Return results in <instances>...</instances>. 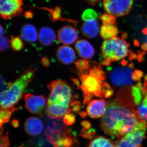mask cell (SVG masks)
<instances>
[{
    "mask_svg": "<svg viewBox=\"0 0 147 147\" xmlns=\"http://www.w3.org/2000/svg\"><path fill=\"white\" fill-rule=\"evenodd\" d=\"M56 35L53 29L48 27H42L40 30L39 40L41 45L49 46L55 42Z\"/></svg>",
    "mask_w": 147,
    "mask_h": 147,
    "instance_id": "obj_17",
    "label": "cell"
},
{
    "mask_svg": "<svg viewBox=\"0 0 147 147\" xmlns=\"http://www.w3.org/2000/svg\"><path fill=\"white\" fill-rule=\"evenodd\" d=\"M10 42L11 47L14 51H19L24 48V43L19 37H11Z\"/></svg>",
    "mask_w": 147,
    "mask_h": 147,
    "instance_id": "obj_24",
    "label": "cell"
},
{
    "mask_svg": "<svg viewBox=\"0 0 147 147\" xmlns=\"http://www.w3.org/2000/svg\"><path fill=\"white\" fill-rule=\"evenodd\" d=\"M133 68V64H130L128 67L115 69L110 73V81L114 85L118 86L131 85L133 81L132 79Z\"/></svg>",
    "mask_w": 147,
    "mask_h": 147,
    "instance_id": "obj_8",
    "label": "cell"
},
{
    "mask_svg": "<svg viewBox=\"0 0 147 147\" xmlns=\"http://www.w3.org/2000/svg\"><path fill=\"white\" fill-rule=\"evenodd\" d=\"M131 97L136 105H140L142 102L143 94L142 89L136 86H132L131 89Z\"/></svg>",
    "mask_w": 147,
    "mask_h": 147,
    "instance_id": "obj_23",
    "label": "cell"
},
{
    "mask_svg": "<svg viewBox=\"0 0 147 147\" xmlns=\"http://www.w3.org/2000/svg\"><path fill=\"white\" fill-rule=\"evenodd\" d=\"M133 0H104L103 5L109 14L115 17L126 15L131 10Z\"/></svg>",
    "mask_w": 147,
    "mask_h": 147,
    "instance_id": "obj_7",
    "label": "cell"
},
{
    "mask_svg": "<svg viewBox=\"0 0 147 147\" xmlns=\"http://www.w3.org/2000/svg\"><path fill=\"white\" fill-rule=\"evenodd\" d=\"M10 41L7 38L3 36L1 38L0 49L1 51H4L7 50L9 47Z\"/></svg>",
    "mask_w": 147,
    "mask_h": 147,
    "instance_id": "obj_31",
    "label": "cell"
},
{
    "mask_svg": "<svg viewBox=\"0 0 147 147\" xmlns=\"http://www.w3.org/2000/svg\"><path fill=\"white\" fill-rule=\"evenodd\" d=\"M95 129L94 128H90L86 129L84 128L82 129L79 136L84 138V139H92L95 135Z\"/></svg>",
    "mask_w": 147,
    "mask_h": 147,
    "instance_id": "obj_27",
    "label": "cell"
},
{
    "mask_svg": "<svg viewBox=\"0 0 147 147\" xmlns=\"http://www.w3.org/2000/svg\"><path fill=\"white\" fill-rule=\"evenodd\" d=\"M75 48L81 57L88 59L93 57L95 50L92 45L85 40H80L76 42Z\"/></svg>",
    "mask_w": 147,
    "mask_h": 147,
    "instance_id": "obj_14",
    "label": "cell"
},
{
    "mask_svg": "<svg viewBox=\"0 0 147 147\" xmlns=\"http://www.w3.org/2000/svg\"><path fill=\"white\" fill-rule=\"evenodd\" d=\"M81 124V125L86 129H89L91 127V124L88 121H82Z\"/></svg>",
    "mask_w": 147,
    "mask_h": 147,
    "instance_id": "obj_36",
    "label": "cell"
},
{
    "mask_svg": "<svg viewBox=\"0 0 147 147\" xmlns=\"http://www.w3.org/2000/svg\"><path fill=\"white\" fill-rule=\"evenodd\" d=\"M11 125H12L15 128H18V127L19 126V121L16 119H14L11 121Z\"/></svg>",
    "mask_w": 147,
    "mask_h": 147,
    "instance_id": "obj_38",
    "label": "cell"
},
{
    "mask_svg": "<svg viewBox=\"0 0 147 147\" xmlns=\"http://www.w3.org/2000/svg\"><path fill=\"white\" fill-rule=\"evenodd\" d=\"M75 65L79 71H86L88 69L90 66V63L85 60H78L75 62Z\"/></svg>",
    "mask_w": 147,
    "mask_h": 147,
    "instance_id": "obj_28",
    "label": "cell"
},
{
    "mask_svg": "<svg viewBox=\"0 0 147 147\" xmlns=\"http://www.w3.org/2000/svg\"><path fill=\"white\" fill-rule=\"evenodd\" d=\"M23 147L21 146H19V147Z\"/></svg>",
    "mask_w": 147,
    "mask_h": 147,
    "instance_id": "obj_45",
    "label": "cell"
},
{
    "mask_svg": "<svg viewBox=\"0 0 147 147\" xmlns=\"http://www.w3.org/2000/svg\"><path fill=\"white\" fill-rule=\"evenodd\" d=\"M57 57L61 63L68 65L73 62L76 55L75 52L71 47L63 45L58 48L57 52Z\"/></svg>",
    "mask_w": 147,
    "mask_h": 147,
    "instance_id": "obj_15",
    "label": "cell"
},
{
    "mask_svg": "<svg viewBox=\"0 0 147 147\" xmlns=\"http://www.w3.org/2000/svg\"><path fill=\"white\" fill-rule=\"evenodd\" d=\"M10 146L8 133L4 136H1L0 147H9Z\"/></svg>",
    "mask_w": 147,
    "mask_h": 147,
    "instance_id": "obj_32",
    "label": "cell"
},
{
    "mask_svg": "<svg viewBox=\"0 0 147 147\" xmlns=\"http://www.w3.org/2000/svg\"><path fill=\"white\" fill-rule=\"evenodd\" d=\"M107 108V104L103 99H96L90 101L87 107V113L93 119L103 117Z\"/></svg>",
    "mask_w": 147,
    "mask_h": 147,
    "instance_id": "obj_11",
    "label": "cell"
},
{
    "mask_svg": "<svg viewBox=\"0 0 147 147\" xmlns=\"http://www.w3.org/2000/svg\"><path fill=\"white\" fill-rule=\"evenodd\" d=\"M113 90H111V89H108L106 90L104 94V97L106 98H108L110 97L113 94Z\"/></svg>",
    "mask_w": 147,
    "mask_h": 147,
    "instance_id": "obj_37",
    "label": "cell"
},
{
    "mask_svg": "<svg viewBox=\"0 0 147 147\" xmlns=\"http://www.w3.org/2000/svg\"><path fill=\"white\" fill-rule=\"evenodd\" d=\"M24 0H0V13L3 18L10 19L22 13Z\"/></svg>",
    "mask_w": 147,
    "mask_h": 147,
    "instance_id": "obj_10",
    "label": "cell"
},
{
    "mask_svg": "<svg viewBox=\"0 0 147 147\" xmlns=\"http://www.w3.org/2000/svg\"><path fill=\"white\" fill-rule=\"evenodd\" d=\"M22 39L28 42H35L38 38V34L34 26L30 24L24 25L20 31Z\"/></svg>",
    "mask_w": 147,
    "mask_h": 147,
    "instance_id": "obj_18",
    "label": "cell"
},
{
    "mask_svg": "<svg viewBox=\"0 0 147 147\" xmlns=\"http://www.w3.org/2000/svg\"><path fill=\"white\" fill-rule=\"evenodd\" d=\"M41 63L42 65L44 66L45 67H48L50 66V61L48 58L46 57H42L41 60Z\"/></svg>",
    "mask_w": 147,
    "mask_h": 147,
    "instance_id": "obj_35",
    "label": "cell"
},
{
    "mask_svg": "<svg viewBox=\"0 0 147 147\" xmlns=\"http://www.w3.org/2000/svg\"><path fill=\"white\" fill-rule=\"evenodd\" d=\"M100 18L104 26H111L115 23V17L111 14L103 13L100 16Z\"/></svg>",
    "mask_w": 147,
    "mask_h": 147,
    "instance_id": "obj_26",
    "label": "cell"
},
{
    "mask_svg": "<svg viewBox=\"0 0 147 147\" xmlns=\"http://www.w3.org/2000/svg\"><path fill=\"white\" fill-rule=\"evenodd\" d=\"M134 102L115 99L108 102L105 115L100 120V128L113 138H122L134 130L143 121L134 109Z\"/></svg>",
    "mask_w": 147,
    "mask_h": 147,
    "instance_id": "obj_1",
    "label": "cell"
},
{
    "mask_svg": "<svg viewBox=\"0 0 147 147\" xmlns=\"http://www.w3.org/2000/svg\"><path fill=\"white\" fill-rule=\"evenodd\" d=\"M46 98L43 95L36 96L27 94L25 96V108L32 114L44 117L43 112L46 106Z\"/></svg>",
    "mask_w": 147,
    "mask_h": 147,
    "instance_id": "obj_9",
    "label": "cell"
},
{
    "mask_svg": "<svg viewBox=\"0 0 147 147\" xmlns=\"http://www.w3.org/2000/svg\"><path fill=\"white\" fill-rule=\"evenodd\" d=\"M144 74L142 71L136 70L132 74V79L134 82H137L143 76Z\"/></svg>",
    "mask_w": 147,
    "mask_h": 147,
    "instance_id": "obj_34",
    "label": "cell"
},
{
    "mask_svg": "<svg viewBox=\"0 0 147 147\" xmlns=\"http://www.w3.org/2000/svg\"><path fill=\"white\" fill-rule=\"evenodd\" d=\"M147 122L143 121L134 130L115 142V147H141L146 137Z\"/></svg>",
    "mask_w": 147,
    "mask_h": 147,
    "instance_id": "obj_6",
    "label": "cell"
},
{
    "mask_svg": "<svg viewBox=\"0 0 147 147\" xmlns=\"http://www.w3.org/2000/svg\"><path fill=\"white\" fill-rule=\"evenodd\" d=\"M78 35L75 28L71 26L62 27L58 32V38L61 43L65 45L72 44L78 39Z\"/></svg>",
    "mask_w": 147,
    "mask_h": 147,
    "instance_id": "obj_12",
    "label": "cell"
},
{
    "mask_svg": "<svg viewBox=\"0 0 147 147\" xmlns=\"http://www.w3.org/2000/svg\"><path fill=\"white\" fill-rule=\"evenodd\" d=\"M79 114L81 117L82 118H85L86 117L87 115H88L87 113L85 112H81Z\"/></svg>",
    "mask_w": 147,
    "mask_h": 147,
    "instance_id": "obj_42",
    "label": "cell"
},
{
    "mask_svg": "<svg viewBox=\"0 0 147 147\" xmlns=\"http://www.w3.org/2000/svg\"><path fill=\"white\" fill-rule=\"evenodd\" d=\"M98 17L97 12L92 9H88L84 11L82 15V18L85 21L89 20H95Z\"/></svg>",
    "mask_w": 147,
    "mask_h": 147,
    "instance_id": "obj_25",
    "label": "cell"
},
{
    "mask_svg": "<svg viewBox=\"0 0 147 147\" xmlns=\"http://www.w3.org/2000/svg\"><path fill=\"white\" fill-rule=\"evenodd\" d=\"M100 34L105 39H110L115 37L119 33L118 29L114 25L102 26L100 28Z\"/></svg>",
    "mask_w": 147,
    "mask_h": 147,
    "instance_id": "obj_19",
    "label": "cell"
},
{
    "mask_svg": "<svg viewBox=\"0 0 147 147\" xmlns=\"http://www.w3.org/2000/svg\"><path fill=\"white\" fill-rule=\"evenodd\" d=\"M0 35H1V38L3 36V29L2 26H1V30H0Z\"/></svg>",
    "mask_w": 147,
    "mask_h": 147,
    "instance_id": "obj_44",
    "label": "cell"
},
{
    "mask_svg": "<svg viewBox=\"0 0 147 147\" xmlns=\"http://www.w3.org/2000/svg\"><path fill=\"white\" fill-rule=\"evenodd\" d=\"M128 47V43L119 38L106 40L101 47L102 55L105 59L117 61L127 56Z\"/></svg>",
    "mask_w": 147,
    "mask_h": 147,
    "instance_id": "obj_5",
    "label": "cell"
},
{
    "mask_svg": "<svg viewBox=\"0 0 147 147\" xmlns=\"http://www.w3.org/2000/svg\"><path fill=\"white\" fill-rule=\"evenodd\" d=\"M144 99L139 105L137 110V115L140 119L147 122V94H143Z\"/></svg>",
    "mask_w": 147,
    "mask_h": 147,
    "instance_id": "obj_22",
    "label": "cell"
},
{
    "mask_svg": "<svg viewBox=\"0 0 147 147\" xmlns=\"http://www.w3.org/2000/svg\"><path fill=\"white\" fill-rule=\"evenodd\" d=\"M20 107H12L7 109H1L0 111V127H2L3 124L9 121L11 114L14 111H19Z\"/></svg>",
    "mask_w": 147,
    "mask_h": 147,
    "instance_id": "obj_21",
    "label": "cell"
},
{
    "mask_svg": "<svg viewBox=\"0 0 147 147\" xmlns=\"http://www.w3.org/2000/svg\"><path fill=\"white\" fill-rule=\"evenodd\" d=\"M61 9L60 7H57L53 10L52 13V17L53 20L54 21H56L59 20L60 18Z\"/></svg>",
    "mask_w": 147,
    "mask_h": 147,
    "instance_id": "obj_33",
    "label": "cell"
},
{
    "mask_svg": "<svg viewBox=\"0 0 147 147\" xmlns=\"http://www.w3.org/2000/svg\"><path fill=\"white\" fill-rule=\"evenodd\" d=\"M142 90L147 94V75L145 76L144 79V88Z\"/></svg>",
    "mask_w": 147,
    "mask_h": 147,
    "instance_id": "obj_41",
    "label": "cell"
},
{
    "mask_svg": "<svg viewBox=\"0 0 147 147\" xmlns=\"http://www.w3.org/2000/svg\"><path fill=\"white\" fill-rule=\"evenodd\" d=\"M142 48L143 50L147 51V43H145L142 45Z\"/></svg>",
    "mask_w": 147,
    "mask_h": 147,
    "instance_id": "obj_43",
    "label": "cell"
},
{
    "mask_svg": "<svg viewBox=\"0 0 147 147\" xmlns=\"http://www.w3.org/2000/svg\"><path fill=\"white\" fill-rule=\"evenodd\" d=\"M36 69L29 68L13 83L8 84V88L1 93V109L14 107L22 97L25 90L34 76Z\"/></svg>",
    "mask_w": 147,
    "mask_h": 147,
    "instance_id": "obj_3",
    "label": "cell"
},
{
    "mask_svg": "<svg viewBox=\"0 0 147 147\" xmlns=\"http://www.w3.org/2000/svg\"><path fill=\"white\" fill-rule=\"evenodd\" d=\"M82 105L80 101L79 100H74L70 105V110L71 112L79 114L82 108Z\"/></svg>",
    "mask_w": 147,
    "mask_h": 147,
    "instance_id": "obj_29",
    "label": "cell"
},
{
    "mask_svg": "<svg viewBox=\"0 0 147 147\" xmlns=\"http://www.w3.org/2000/svg\"><path fill=\"white\" fill-rule=\"evenodd\" d=\"M87 147H115V143L103 137H97L90 142Z\"/></svg>",
    "mask_w": 147,
    "mask_h": 147,
    "instance_id": "obj_20",
    "label": "cell"
},
{
    "mask_svg": "<svg viewBox=\"0 0 147 147\" xmlns=\"http://www.w3.org/2000/svg\"><path fill=\"white\" fill-rule=\"evenodd\" d=\"M81 31L84 36L88 38H93L97 36L99 32V24L96 20L85 21L82 24Z\"/></svg>",
    "mask_w": 147,
    "mask_h": 147,
    "instance_id": "obj_16",
    "label": "cell"
},
{
    "mask_svg": "<svg viewBox=\"0 0 147 147\" xmlns=\"http://www.w3.org/2000/svg\"><path fill=\"white\" fill-rule=\"evenodd\" d=\"M78 76L82 82L80 88L84 94V105L88 103L94 96L101 97L104 96L106 90L110 89L102 85L104 80L96 76L89 69L85 71H78Z\"/></svg>",
    "mask_w": 147,
    "mask_h": 147,
    "instance_id": "obj_4",
    "label": "cell"
},
{
    "mask_svg": "<svg viewBox=\"0 0 147 147\" xmlns=\"http://www.w3.org/2000/svg\"><path fill=\"white\" fill-rule=\"evenodd\" d=\"M24 127L27 134L33 137L39 135L42 133L44 129V124L40 119L31 117L26 120Z\"/></svg>",
    "mask_w": 147,
    "mask_h": 147,
    "instance_id": "obj_13",
    "label": "cell"
},
{
    "mask_svg": "<svg viewBox=\"0 0 147 147\" xmlns=\"http://www.w3.org/2000/svg\"><path fill=\"white\" fill-rule=\"evenodd\" d=\"M89 4L92 5H94L98 3L99 2L100 0H84Z\"/></svg>",
    "mask_w": 147,
    "mask_h": 147,
    "instance_id": "obj_39",
    "label": "cell"
},
{
    "mask_svg": "<svg viewBox=\"0 0 147 147\" xmlns=\"http://www.w3.org/2000/svg\"><path fill=\"white\" fill-rule=\"evenodd\" d=\"M71 81L73 82L74 84V85H76L78 88H79L80 86H81L80 82H79V79H74V78H72V79H71Z\"/></svg>",
    "mask_w": 147,
    "mask_h": 147,
    "instance_id": "obj_40",
    "label": "cell"
},
{
    "mask_svg": "<svg viewBox=\"0 0 147 147\" xmlns=\"http://www.w3.org/2000/svg\"><path fill=\"white\" fill-rule=\"evenodd\" d=\"M76 118L73 114H67L64 117L63 121L65 124L71 125L75 122Z\"/></svg>",
    "mask_w": 147,
    "mask_h": 147,
    "instance_id": "obj_30",
    "label": "cell"
},
{
    "mask_svg": "<svg viewBox=\"0 0 147 147\" xmlns=\"http://www.w3.org/2000/svg\"><path fill=\"white\" fill-rule=\"evenodd\" d=\"M50 91L46 106V114L50 119L62 120L66 114L71 113L70 104L74 100L72 88L63 80L49 82L47 86Z\"/></svg>",
    "mask_w": 147,
    "mask_h": 147,
    "instance_id": "obj_2",
    "label": "cell"
}]
</instances>
